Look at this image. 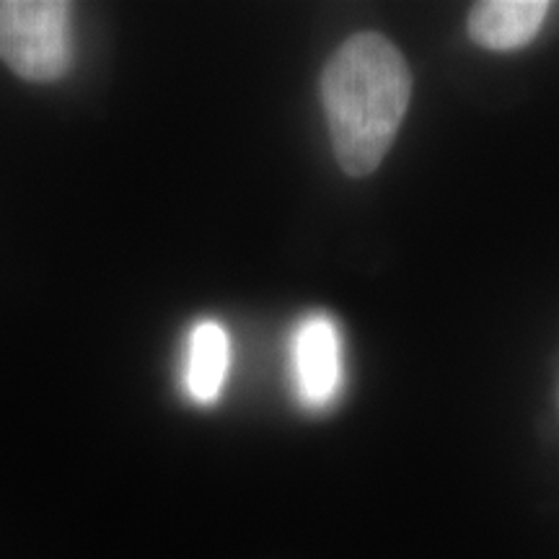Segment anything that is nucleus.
<instances>
[{"label": "nucleus", "mask_w": 559, "mask_h": 559, "mask_svg": "<svg viewBox=\"0 0 559 559\" xmlns=\"http://www.w3.org/2000/svg\"><path fill=\"white\" fill-rule=\"evenodd\" d=\"M409 99V66L383 34H355L332 55L321 73V104L334 158L347 177H368L379 169Z\"/></svg>", "instance_id": "1"}, {"label": "nucleus", "mask_w": 559, "mask_h": 559, "mask_svg": "<svg viewBox=\"0 0 559 559\" xmlns=\"http://www.w3.org/2000/svg\"><path fill=\"white\" fill-rule=\"evenodd\" d=\"M70 19L58 0H0V60L24 81L62 79L73 62Z\"/></svg>", "instance_id": "2"}, {"label": "nucleus", "mask_w": 559, "mask_h": 559, "mask_svg": "<svg viewBox=\"0 0 559 559\" xmlns=\"http://www.w3.org/2000/svg\"><path fill=\"white\" fill-rule=\"evenodd\" d=\"M547 11V0H485L472 9L466 32L485 50H521L536 39Z\"/></svg>", "instance_id": "3"}, {"label": "nucleus", "mask_w": 559, "mask_h": 559, "mask_svg": "<svg viewBox=\"0 0 559 559\" xmlns=\"http://www.w3.org/2000/svg\"><path fill=\"white\" fill-rule=\"evenodd\" d=\"M296 379L304 402L326 404L340 383V337L330 319L313 317L296 334Z\"/></svg>", "instance_id": "4"}, {"label": "nucleus", "mask_w": 559, "mask_h": 559, "mask_svg": "<svg viewBox=\"0 0 559 559\" xmlns=\"http://www.w3.org/2000/svg\"><path fill=\"white\" fill-rule=\"evenodd\" d=\"M230 345L228 334L215 321H200L187 347L185 383L194 402L213 404L221 396L228 376Z\"/></svg>", "instance_id": "5"}]
</instances>
